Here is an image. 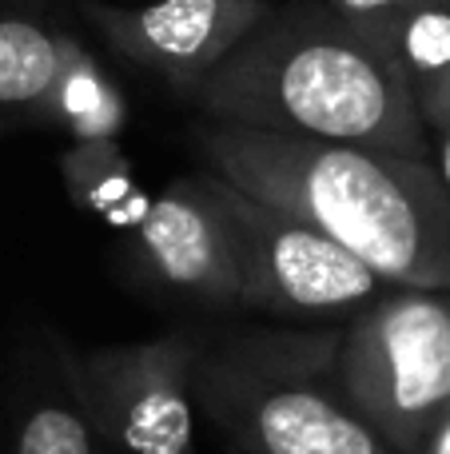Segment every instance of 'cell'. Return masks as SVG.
<instances>
[{
  "mask_svg": "<svg viewBox=\"0 0 450 454\" xmlns=\"http://www.w3.org/2000/svg\"><path fill=\"white\" fill-rule=\"evenodd\" d=\"M196 148L223 184L299 215L391 287L450 291V200L431 160L287 140L204 120Z\"/></svg>",
  "mask_w": 450,
  "mask_h": 454,
  "instance_id": "obj_1",
  "label": "cell"
},
{
  "mask_svg": "<svg viewBox=\"0 0 450 454\" xmlns=\"http://www.w3.org/2000/svg\"><path fill=\"white\" fill-rule=\"evenodd\" d=\"M207 120L287 140L431 160V140L387 56L323 0H287L191 88Z\"/></svg>",
  "mask_w": 450,
  "mask_h": 454,
  "instance_id": "obj_2",
  "label": "cell"
},
{
  "mask_svg": "<svg viewBox=\"0 0 450 454\" xmlns=\"http://www.w3.org/2000/svg\"><path fill=\"white\" fill-rule=\"evenodd\" d=\"M339 327L252 331L196 363V407L231 454H391L335 379Z\"/></svg>",
  "mask_w": 450,
  "mask_h": 454,
  "instance_id": "obj_3",
  "label": "cell"
},
{
  "mask_svg": "<svg viewBox=\"0 0 450 454\" xmlns=\"http://www.w3.org/2000/svg\"><path fill=\"white\" fill-rule=\"evenodd\" d=\"M335 379L391 454H423L450 415V291L391 287L355 311Z\"/></svg>",
  "mask_w": 450,
  "mask_h": 454,
  "instance_id": "obj_4",
  "label": "cell"
},
{
  "mask_svg": "<svg viewBox=\"0 0 450 454\" xmlns=\"http://www.w3.org/2000/svg\"><path fill=\"white\" fill-rule=\"evenodd\" d=\"M204 355L191 331L148 343L96 347L64 355L68 391L84 407L96 439L120 454H191L196 439V363Z\"/></svg>",
  "mask_w": 450,
  "mask_h": 454,
  "instance_id": "obj_5",
  "label": "cell"
},
{
  "mask_svg": "<svg viewBox=\"0 0 450 454\" xmlns=\"http://www.w3.org/2000/svg\"><path fill=\"white\" fill-rule=\"evenodd\" d=\"M220 200L239 251V307H260L287 319H331L363 311L391 291V283L363 259L299 215L279 212L223 180Z\"/></svg>",
  "mask_w": 450,
  "mask_h": 454,
  "instance_id": "obj_6",
  "label": "cell"
},
{
  "mask_svg": "<svg viewBox=\"0 0 450 454\" xmlns=\"http://www.w3.org/2000/svg\"><path fill=\"white\" fill-rule=\"evenodd\" d=\"M271 12V0H148L100 4L84 0V16L104 44L124 60L167 80L175 92L191 88Z\"/></svg>",
  "mask_w": 450,
  "mask_h": 454,
  "instance_id": "obj_7",
  "label": "cell"
},
{
  "mask_svg": "<svg viewBox=\"0 0 450 454\" xmlns=\"http://www.w3.org/2000/svg\"><path fill=\"white\" fill-rule=\"evenodd\" d=\"M132 243L151 279L207 307H239V251L212 172L183 176L148 200Z\"/></svg>",
  "mask_w": 450,
  "mask_h": 454,
  "instance_id": "obj_8",
  "label": "cell"
},
{
  "mask_svg": "<svg viewBox=\"0 0 450 454\" xmlns=\"http://www.w3.org/2000/svg\"><path fill=\"white\" fill-rule=\"evenodd\" d=\"M363 36L399 72L427 140L450 132V0L419 4Z\"/></svg>",
  "mask_w": 450,
  "mask_h": 454,
  "instance_id": "obj_9",
  "label": "cell"
},
{
  "mask_svg": "<svg viewBox=\"0 0 450 454\" xmlns=\"http://www.w3.org/2000/svg\"><path fill=\"white\" fill-rule=\"evenodd\" d=\"M40 112H44L56 128H64L76 144L116 140L128 124V104H124V96H120V88L112 84V76L76 40L68 44L64 72H60V80H56V88L48 92Z\"/></svg>",
  "mask_w": 450,
  "mask_h": 454,
  "instance_id": "obj_10",
  "label": "cell"
},
{
  "mask_svg": "<svg viewBox=\"0 0 450 454\" xmlns=\"http://www.w3.org/2000/svg\"><path fill=\"white\" fill-rule=\"evenodd\" d=\"M68 44V36H56L32 16H0V108H44Z\"/></svg>",
  "mask_w": 450,
  "mask_h": 454,
  "instance_id": "obj_11",
  "label": "cell"
},
{
  "mask_svg": "<svg viewBox=\"0 0 450 454\" xmlns=\"http://www.w3.org/2000/svg\"><path fill=\"white\" fill-rule=\"evenodd\" d=\"M64 184H68V192L88 212L104 215V220L120 227H132L144 207H148L140 200L132 168H128L124 152L116 148V140L72 144V152L64 156Z\"/></svg>",
  "mask_w": 450,
  "mask_h": 454,
  "instance_id": "obj_12",
  "label": "cell"
},
{
  "mask_svg": "<svg viewBox=\"0 0 450 454\" xmlns=\"http://www.w3.org/2000/svg\"><path fill=\"white\" fill-rule=\"evenodd\" d=\"M16 454H100V442L84 407L68 391L64 399H40L24 411Z\"/></svg>",
  "mask_w": 450,
  "mask_h": 454,
  "instance_id": "obj_13",
  "label": "cell"
},
{
  "mask_svg": "<svg viewBox=\"0 0 450 454\" xmlns=\"http://www.w3.org/2000/svg\"><path fill=\"white\" fill-rule=\"evenodd\" d=\"M323 4L363 32V28H375V24L395 20V16L411 12L419 4H431V0H323Z\"/></svg>",
  "mask_w": 450,
  "mask_h": 454,
  "instance_id": "obj_14",
  "label": "cell"
},
{
  "mask_svg": "<svg viewBox=\"0 0 450 454\" xmlns=\"http://www.w3.org/2000/svg\"><path fill=\"white\" fill-rule=\"evenodd\" d=\"M431 168H435L438 184H443L446 200H450V132L435 136V156H431Z\"/></svg>",
  "mask_w": 450,
  "mask_h": 454,
  "instance_id": "obj_15",
  "label": "cell"
},
{
  "mask_svg": "<svg viewBox=\"0 0 450 454\" xmlns=\"http://www.w3.org/2000/svg\"><path fill=\"white\" fill-rule=\"evenodd\" d=\"M423 454H450V415L443 419V427L431 434V442H427V450Z\"/></svg>",
  "mask_w": 450,
  "mask_h": 454,
  "instance_id": "obj_16",
  "label": "cell"
},
{
  "mask_svg": "<svg viewBox=\"0 0 450 454\" xmlns=\"http://www.w3.org/2000/svg\"><path fill=\"white\" fill-rule=\"evenodd\" d=\"M100 454H108V450H100Z\"/></svg>",
  "mask_w": 450,
  "mask_h": 454,
  "instance_id": "obj_17",
  "label": "cell"
}]
</instances>
